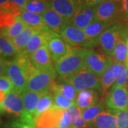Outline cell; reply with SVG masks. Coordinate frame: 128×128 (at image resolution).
Returning <instances> with one entry per match:
<instances>
[{
  "mask_svg": "<svg viewBox=\"0 0 128 128\" xmlns=\"http://www.w3.org/2000/svg\"><path fill=\"white\" fill-rule=\"evenodd\" d=\"M34 68L29 56L21 54L8 63L6 73L15 90L22 93L26 90L28 78Z\"/></svg>",
  "mask_w": 128,
  "mask_h": 128,
  "instance_id": "obj_1",
  "label": "cell"
},
{
  "mask_svg": "<svg viewBox=\"0 0 128 128\" xmlns=\"http://www.w3.org/2000/svg\"><path fill=\"white\" fill-rule=\"evenodd\" d=\"M86 68L83 59V48H74L68 55L54 63L56 73L65 79Z\"/></svg>",
  "mask_w": 128,
  "mask_h": 128,
  "instance_id": "obj_2",
  "label": "cell"
},
{
  "mask_svg": "<svg viewBox=\"0 0 128 128\" xmlns=\"http://www.w3.org/2000/svg\"><path fill=\"white\" fill-rule=\"evenodd\" d=\"M83 59L85 67L98 78L102 77L114 61L109 56L85 48H83Z\"/></svg>",
  "mask_w": 128,
  "mask_h": 128,
  "instance_id": "obj_3",
  "label": "cell"
},
{
  "mask_svg": "<svg viewBox=\"0 0 128 128\" xmlns=\"http://www.w3.org/2000/svg\"><path fill=\"white\" fill-rule=\"evenodd\" d=\"M63 81L70 84L77 92L86 90H102L101 81L94 73L84 68L68 78L62 79Z\"/></svg>",
  "mask_w": 128,
  "mask_h": 128,
  "instance_id": "obj_4",
  "label": "cell"
},
{
  "mask_svg": "<svg viewBox=\"0 0 128 128\" xmlns=\"http://www.w3.org/2000/svg\"><path fill=\"white\" fill-rule=\"evenodd\" d=\"M56 77V71L39 70L34 67L28 78L26 90L36 92H48Z\"/></svg>",
  "mask_w": 128,
  "mask_h": 128,
  "instance_id": "obj_5",
  "label": "cell"
},
{
  "mask_svg": "<svg viewBox=\"0 0 128 128\" xmlns=\"http://www.w3.org/2000/svg\"><path fill=\"white\" fill-rule=\"evenodd\" d=\"M60 36L71 46L76 48H84L89 49L98 44V40H93L88 38L82 29L74 26L69 23L63 28L60 33Z\"/></svg>",
  "mask_w": 128,
  "mask_h": 128,
  "instance_id": "obj_6",
  "label": "cell"
},
{
  "mask_svg": "<svg viewBox=\"0 0 128 128\" xmlns=\"http://www.w3.org/2000/svg\"><path fill=\"white\" fill-rule=\"evenodd\" d=\"M128 33V28L120 24H114L106 29L98 38V45L106 55L112 56V50L118 41Z\"/></svg>",
  "mask_w": 128,
  "mask_h": 128,
  "instance_id": "obj_7",
  "label": "cell"
},
{
  "mask_svg": "<svg viewBox=\"0 0 128 128\" xmlns=\"http://www.w3.org/2000/svg\"><path fill=\"white\" fill-rule=\"evenodd\" d=\"M44 94L42 92H36L27 90L22 92L24 103V114L20 118L22 121L33 125L38 103Z\"/></svg>",
  "mask_w": 128,
  "mask_h": 128,
  "instance_id": "obj_8",
  "label": "cell"
},
{
  "mask_svg": "<svg viewBox=\"0 0 128 128\" xmlns=\"http://www.w3.org/2000/svg\"><path fill=\"white\" fill-rule=\"evenodd\" d=\"M96 6L97 5H81L68 23L84 30L96 19Z\"/></svg>",
  "mask_w": 128,
  "mask_h": 128,
  "instance_id": "obj_9",
  "label": "cell"
},
{
  "mask_svg": "<svg viewBox=\"0 0 128 128\" xmlns=\"http://www.w3.org/2000/svg\"><path fill=\"white\" fill-rule=\"evenodd\" d=\"M58 36H60L59 34L50 30L48 28L41 30L32 37L25 48L20 54L24 55H31L42 46L48 45V44L52 38Z\"/></svg>",
  "mask_w": 128,
  "mask_h": 128,
  "instance_id": "obj_10",
  "label": "cell"
},
{
  "mask_svg": "<svg viewBox=\"0 0 128 128\" xmlns=\"http://www.w3.org/2000/svg\"><path fill=\"white\" fill-rule=\"evenodd\" d=\"M63 114L64 110L54 105L50 109L37 116L33 125L36 128H58Z\"/></svg>",
  "mask_w": 128,
  "mask_h": 128,
  "instance_id": "obj_11",
  "label": "cell"
},
{
  "mask_svg": "<svg viewBox=\"0 0 128 128\" xmlns=\"http://www.w3.org/2000/svg\"><path fill=\"white\" fill-rule=\"evenodd\" d=\"M2 112L19 117L24 114V103L22 93L13 89L5 98L4 100L0 105Z\"/></svg>",
  "mask_w": 128,
  "mask_h": 128,
  "instance_id": "obj_12",
  "label": "cell"
},
{
  "mask_svg": "<svg viewBox=\"0 0 128 128\" xmlns=\"http://www.w3.org/2000/svg\"><path fill=\"white\" fill-rule=\"evenodd\" d=\"M107 108L110 110H123L128 109V90L126 88L112 87L105 100Z\"/></svg>",
  "mask_w": 128,
  "mask_h": 128,
  "instance_id": "obj_13",
  "label": "cell"
},
{
  "mask_svg": "<svg viewBox=\"0 0 128 128\" xmlns=\"http://www.w3.org/2000/svg\"><path fill=\"white\" fill-rule=\"evenodd\" d=\"M49 8L66 19L68 22L73 16L78 9L82 5L80 0H48Z\"/></svg>",
  "mask_w": 128,
  "mask_h": 128,
  "instance_id": "obj_14",
  "label": "cell"
},
{
  "mask_svg": "<svg viewBox=\"0 0 128 128\" xmlns=\"http://www.w3.org/2000/svg\"><path fill=\"white\" fill-rule=\"evenodd\" d=\"M29 58L32 65L37 69L56 71L54 62L50 53L48 45L42 46L36 52L29 55Z\"/></svg>",
  "mask_w": 128,
  "mask_h": 128,
  "instance_id": "obj_15",
  "label": "cell"
},
{
  "mask_svg": "<svg viewBox=\"0 0 128 128\" xmlns=\"http://www.w3.org/2000/svg\"><path fill=\"white\" fill-rule=\"evenodd\" d=\"M118 12V5L112 0H105L96 6V19L105 22H114Z\"/></svg>",
  "mask_w": 128,
  "mask_h": 128,
  "instance_id": "obj_16",
  "label": "cell"
},
{
  "mask_svg": "<svg viewBox=\"0 0 128 128\" xmlns=\"http://www.w3.org/2000/svg\"><path fill=\"white\" fill-rule=\"evenodd\" d=\"M48 47L54 63L68 55L74 48V47L64 41L60 36L52 38L48 44Z\"/></svg>",
  "mask_w": 128,
  "mask_h": 128,
  "instance_id": "obj_17",
  "label": "cell"
},
{
  "mask_svg": "<svg viewBox=\"0 0 128 128\" xmlns=\"http://www.w3.org/2000/svg\"><path fill=\"white\" fill-rule=\"evenodd\" d=\"M42 16L46 26L59 35L63 28L68 23V21L66 19L57 14L55 11L50 8L47 9L42 14Z\"/></svg>",
  "mask_w": 128,
  "mask_h": 128,
  "instance_id": "obj_18",
  "label": "cell"
},
{
  "mask_svg": "<svg viewBox=\"0 0 128 128\" xmlns=\"http://www.w3.org/2000/svg\"><path fill=\"white\" fill-rule=\"evenodd\" d=\"M98 103V94L96 90H86L79 92L75 105L80 110H86Z\"/></svg>",
  "mask_w": 128,
  "mask_h": 128,
  "instance_id": "obj_19",
  "label": "cell"
},
{
  "mask_svg": "<svg viewBox=\"0 0 128 128\" xmlns=\"http://www.w3.org/2000/svg\"><path fill=\"white\" fill-rule=\"evenodd\" d=\"M120 66L121 64L114 61L113 64L110 66V68L108 69V70L101 78L100 81L102 90L105 92L108 91L114 85L120 71Z\"/></svg>",
  "mask_w": 128,
  "mask_h": 128,
  "instance_id": "obj_20",
  "label": "cell"
},
{
  "mask_svg": "<svg viewBox=\"0 0 128 128\" xmlns=\"http://www.w3.org/2000/svg\"><path fill=\"white\" fill-rule=\"evenodd\" d=\"M113 24H114V22H105L96 19L83 31L88 38L93 40H98L101 34Z\"/></svg>",
  "mask_w": 128,
  "mask_h": 128,
  "instance_id": "obj_21",
  "label": "cell"
},
{
  "mask_svg": "<svg viewBox=\"0 0 128 128\" xmlns=\"http://www.w3.org/2000/svg\"><path fill=\"white\" fill-rule=\"evenodd\" d=\"M40 31V29L27 26L18 36L12 39V42L15 47L17 48V50L19 51V54L25 48L28 42L32 38V37Z\"/></svg>",
  "mask_w": 128,
  "mask_h": 128,
  "instance_id": "obj_22",
  "label": "cell"
},
{
  "mask_svg": "<svg viewBox=\"0 0 128 128\" xmlns=\"http://www.w3.org/2000/svg\"><path fill=\"white\" fill-rule=\"evenodd\" d=\"M18 17L21 18L28 26L36 28L40 30L48 28L44 23L42 15L33 14L28 12L22 11Z\"/></svg>",
  "mask_w": 128,
  "mask_h": 128,
  "instance_id": "obj_23",
  "label": "cell"
},
{
  "mask_svg": "<svg viewBox=\"0 0 128 128\" xmlns=\"http://www.w3.org/2000/svg\"><path fill=\"white\" fill-rule=\"evenodd\" d=\"M96 128H118L117 118L113 113L103 111L93 122Z\"/></svg>",
  "mask_w": 128,
  "mask_h": 128,
  "instance_id": "obj_24",
  "label": "cell"
},
{
  "mask_svg": "<svg viewBox=\"0 0 128 128\" xmlns=\"http://www.w3.org/2000/svg\"><path fill=\"white\" fill-rule=\"evenodd\" d=\"M54 92H58L61 95L68 99L70 101L74 102L76 100V98L78 97L77 91L69 83L65 82L61 84H58L54 81L52 84L50 89V92L53 93Z\"/></svg>",
  "mask_w": 128,
  "mask_h": 128,
  "instance_id": "obj_25",
  "label": "cell"
},
{
  "mask_svg": "<svg viewBox=\"0 0 128 128\" xmlns=\"http://www.w3.org/2000/svg\"><path fill=\"white\" fill-rule=\"evenodd\" d=\"M127 35L121 38L119 41H118V43L114 46V49L112 50V54L111 56L114 61L120 64H125L127 57H128V50L127 42H126Z\"/></svg>",
  "mask_w": 128,
  "mask_h": 128,
  "instance_id": "obj_26",
  "label": "cell"
},
{
  "mask_svg": "<svg viewBox=\"0 0 128 128\" xmlns=\"http://www.w3.org/2000/svg\"><path fill=\"white\" fill-rule=\"evenodd\" d=\"M18 54L19 51L15 47L12 40L0 34V55L3 57H12Z\"/></svg>",
  "mask_w": 128,
  "mask_h": 128,
  "instance_id": "obj_27",
  "label": "cell"
},
{
  "mask_svg": "<svg viewBox=\"0 0 128 128\" xmlns=\"http://www.w3.org/2000/svg\"><path fill=\"white\" fill-rule=\"evenodd\" d=\"M49 8L47 1L41 0H28L26 4L24 7L22 11L28 12L33 14H43Z\"/></svg>",
  "mask_w": 128,
  "mask_h": 128,
  "instance_id": "obj_28",
  "label": "cell"
},
{
  "mask_svg": "<svg viewBox=\"0 0 128 128\" xmlns=\"http://www.w3.org/2000/svg\"><path fill=\"white\" fill-rule=\"evenodd\" d=\"M103 109H104L103 102L100 101L98 103H96V105H92L86 110H82V119L86 121V122L88 123L92 122H94L96 118L102 112H103Z\"/></svg>",
  "mask_w": 128,
  "mask_h": 128,
  "instance_id": "obj_29",
  "label": "cell"
},
{
  "mask_svg": "<svg viewBox=\"0 0 128 128\" xmlns=\"http://www.w3.org/2000/svg\"><path fill=\"white\" fill-rule=\"evenodd\" d=\"M26 26H27L18 16L16 19L15 22L11 26L2 30L1 34H4V36H7L10 39L12 40V39H14V38L18 36V35L25 29V28Z\"/></svg>",
  "mask_w": 128,
  "mask_h": 128,
  "instance_id": "obj_30",
  "label": "cell"
},
{
  "mask_svg": "<svg viewBox=\"0 0 128 128\" xmlns=\"http://www.w3.org/2000/svg\"><path fill=\"white\" fill-rule=\"evenodd\" d=\"M54 105V96L50 92L44 93L39 100L38 103L36 110L34 114V119L41 114L42 112H45L47 110L50 109V108Z\"/></svg>",
  "mask_w": 128,
  "mask_h": 128,
  "instance_id": "obj_31",
  "label": "cell"
},
{
  "mask_svg": "<svg viewBox=\"0 0 128 128\" xmlns=\"http://www.w3.org/2000/svg\"><path fill=\"white\" fill-rule=\"evenodd\" d=\"M18 16L13 12L0 6V29L3 30L11 26Z\"/></svg>",
  "mask_w": 128,
  "mask_h": 128,
  "instance_id": "obj_32",
  "label": "cell"
},
{
  "mask_svg": "<svg viewBox=\"0 0 128 128\" xmlns=\"http://www.w3.org/2000/svg\"><path fill=\"white\" fill-rule=\"evenodd\" d=\"M54 96V103L56 106L59 108L63 110H67L69 108L74 104L72 101H70L63 95H61L58 92H54L51 93Z\"/></svg>",
  "mask_w": 128,
  "mask_h": 128,
  "instance_id": "obj_33",
  "label": "cell"
},
{
  "mask_svg": "<svg viewBox=\"0 0 128 128\" xmlns=\"http://www.w3.org/2000/svg\"><path fill=\"white\" fill-rule=\"evenodd\" d=\"M110 111L117 118L118 128H128V109Z\"/></svg>",
  "mask_w": 128,
  "mask_h": 128,
  "instance_id": "obj_34",
  "label": "cell"
},
{
  "mask_svg": "<svg viewBox=\"0 0 128 128\" xmlns=\"http://www.w3.org/2000/svg\"><path fill=\"white\" fill-rule=\"evenodd\" d=\"M128 86V78L127 75V68L125 65L121 64L120 71L116 81L112 86V87H122L125 88Z\"/></svg>",
  "mask_w": 128,
  "mask_h": 128,
  "instance_id": "obj_35",
  "label": "cell"
},
{
  "mask_svg": "<svg viewBox=\"0 0 128 128\" xmlns=\"http://www.w3.org/2000/svg\"><path fill=\"white\" fill-rule=\"evenodd\" d=\"M66 111L72 121V123L76 122L77 120L82 118V111L75 104L71 105Z\"/></svg>",
  "mask_w": 128,
  "mask_h": 128,
  "instance_id": "obj_36",
  "label": "cell"
},
{
  "mask_svg": "<svg viewBox=\"0 0 128 128\" xmlns=\"http://www.w3.org/2000/svg\"><path fill=\"white\" fill-rule=\"evenodd\" d=\"M13 89V85L7 76H2L0 77V90L9 93Z\"/></svg>",
  "mask_w": 128,
  "mask_h": 128,
  "instance_id": "obj_37",
  "label": "cell"
},
{
  "mask_svg": "<svg viewBox=\"0 0 128 128\" xmlns=\"http://www.w3.org/2000/svg\"><path fill=\"white\" fill-rule=\"evenodd\" d=\"M58 128H73L72 121L66 110H64V114L58 123Z\"/></svg>",
  "mask_w": 128,
  "mask_h": 128,
  "instance_id": "obj_38",
  "label": "cell"
},
{
  "mask_svg": "<svg viewBox=\"0 0 128 128\" xmlns=\"http://www.w3.org/2000/svg\"><path fill=\"white\" fill-rule=\"evenodd\" d=\"M8 128H36L30 124L26 123L24 121L19 120L18 121H15L11 124Z\"/></svg>",
  "mask_w": 128,
  "mask_h": 128,
  "instance_id": "obj_39",
  "label": "cell"
},
{
  "mask_svg": "<svg viewBox=\"0 0 128 128\" xmlns=\"http://www.w3.org/2000/svg\"><path fill=\"white\" fill-rule=\"evenodd\" d=\"M8 63L9 62H7L4 58L0 57V77L2 76L6 72V68H7Z\"/></svg>",
  "mask_w": 128,
  "mask_h": 128,
  "instance_id": "obj_40",
  "label": "cell"
},
{
  "mask_svg": "<svg viewBox=\"0 0 128 128\" xmlns=\"http://www.w3.org/2000/svg\"><path fill=\"white\" fill-rule=\"evenodd\" d=\"M105 0H80L82 4L98 5Z\"/></svg>",
  "mask_w": 128,
  "mask_h": 128,
  "instance_id": "obj_41",
  "label": "cell"
},
{
  "mask_svg": "<svg viewBox=\"0 0 128 128\" xmlns=\"http://www.w3.org/2000/svg\"><path fill=\"white\" fill-rule=\"evenodd\" d=\"M122 9L124 16L128 18V0H122Z\"/></svg>",
  "mask_w": 128,
  "mask_h": 128,
  "instance_id": "obj_42",
  "label": "cell"
},
{
  "mask_svg": "<svg viewBox=\"0 0 128 128\" xmlns=\"http://www.w3.org/2000/svg\"><path fill=\"white\" fill-rule=\"evenodd\" d=\"M10 1L16 3V4H18L22 9H23L24 7L25 6V5L26 4L28 0H10Z\"/></svg>",
  "mask_w": 128,
  "mask_h": 128,
  "instance_id": "obj_43",
  "label": "cell"
},
{
  "mask_svg": "<svg viewBox=\"0 0 128 128\" xmlns=\"http://www.w3.org/2000/svg\"><path fill=\"white\" fill-rule=\"evenodd\" d=\"M7 94H8V93H6L5 92L0 90V105L2 103L3 101L4 100L5 98H6V96Z\"/></svg>",
  "mask_w": 128,
  "mask_h": 128,
  "instance_id": "obj_44",
  "label": "cell"
},
{
  "mask_svg": "<svg viewBox=\"0 0 128 128\" xmlns=\"http://www.w3.org/2000/svg\"><path fill=\"white\" fill-rule=\"evenodd\" d=\"M9 2H10V0H0V6H4L5 4H6Z\"/></svg>",
  "mask_w": 128,
  "mask_h": 128,
  "instance_id": "obj_45",
  "label": "cell"
},
{
  "mask_svg": "<svg viewBox=\"0 0 128 128\" xmlns=\"http://www.w3.org/2000/svg\"><path fill=\"white\" fill-rule=\"evenodd\" d=\"M124 65H125V66H126V67H128V57H127V59H126V62H125Z\"/></svg>",
  "mask_w": 128,
  "mask_h": 128,
  "instance_id": "obj_46",
  "label": "cell"
},
{
  "mask_svg": "<svg viewBox=\"0 0 128 128\" xmlns=\"http://www.w3.org/2000/svg\"><path fill=\"white\" fill-rule=\"evenodd\" d=\"M126 42H127V46H128V34L127 35V38H126Z\"/></svg>",
  "mask_w": 128,
  "mask_h": 128,
  "instance_id": "obj_47",
  "label": "cell"
},
{
  "mask_svg": "<svg viewBox=\"0 0 128 128\" xmlns=\"http://www.w3.org/2000/svg\"><path fill=\"white\" fill-rule=\"evenodd\" d=\"M127 68V75H128V67H126Z\"/></svg>",
  "mask_w": 128,
  "mask_h": 128,
  "instance_id": "obj_48",
  "label": "cell"
},
{
  "mask_svg": "<svg viewBox=\"0 0 128 128\" xmlns=\"http://www.w3.org/2000/svg\"><path fill=\"white\" fill-rule=\"evenodd\" d=\"M1 112H2V110H1V108H0V115H1ZM0 120H1V118H0Z\"/></svg>",
  "mask_w": 128,
  "mask_h": 128,
  "instance_id": "obj_49",
  "label": "cell"
},
{
  "mask_svg": "<svg viewBox=\"0 0 128 128\" xmlns=\"http://www.w3.org/2000/svg\"><path fill=\"white\" fill-rule=\"evenodd\" d=\"M41 1H46V0H41Z\"/></svg>",
  "mask_w": 128,
  "mask_h": 128,
  "instance_id": "obj_50",
  "label": "cell"
},
{
  "mask_svg": "<svg viewBox=\"0 0 128 128\" xmlns=\"http://www.w3.org/2000/svg\"><path fill=\"white\" fill-rule=\"evenodd\" d=\"M46 1H47V2H48V0H46Z\"/></svg>",
  "mask_w": 128,
  "mask_h": 128,
  "instance_id": "obj_51",
  "label": "cell"
}]
</instances>
